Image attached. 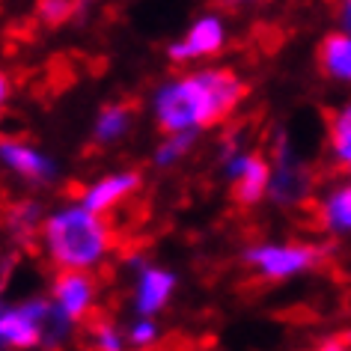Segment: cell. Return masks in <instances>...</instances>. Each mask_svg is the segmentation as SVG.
<instances>
[{"mask_svg":"<svg viewBox=\"0 0 351 351\" xmlns=\"http://www.w3.org/2000/svg\"><path fill=\"white\" fill-rule=\"evenodd\" d=\"M72 12H75V6L69 0H42V3H36V19L42 24H48V27L66 24L72 19Z\"/></svg>","mask_w":351,"mask_h":351,"instance_id":"21","label":"cell"},{"mask_svg":"<svg viewBox=\"0 0 351 351\" xmlns=\"http://www.w3.org/2000/svg\"><path fill=\"white\" fill-rule=\"evenodd\" d=\"M48 313V295H30L21 301L3 304V310H0V346L3 351H42Z\"/></svg>","mask_w":351,"mask_h":351,"instance_id":"7","label":"cell"},{"mask_svg":"<svg viewBox=\"0 0 351 351\" xmlns=\"http://www.w3.org/2000/svg\"><path fill=\"white\" fill-rule=\"evenodd\" d=\"M271 194L268 203L277 208H298L306 203H315L319 185H315V170L301 155L289 131H274L271 137Z\"/></svg>","mask_w":351,"mask_h":351,"instance_id":"4","label":"cell"},{"mask_svg":"<svg viewBox=\"0 0 351 351\" xmlns=\"http://www.w3.org/2000/svg\"><path fill=\"white\" fill-rule=\"evenodd\" d=\"M0 164L10 176L21 179L30 188H51L60 179V164L54 158L21 137H6L0 143Z\"/></svg>","mask_w":351,"mask_h":351,"instance_id":"9","label":"cell"},{"mask_svg":"<svg viewBox=\"0 0 351 351\" xmlns=\"http://www.w3.org/2000/svg\"><path fill=\"white\" fill-rule=\"evenodd\" d=\"M241 262L262 283H289L295 277L313 274L324 262V247L313 241L265 239V241H250L241 250Z\"/></svg>","mask_w":351,"mask_h":351,"instance_id":"3","label":"cell"},{"mask_svg":"<svg viewBox=\"0 0 351 351\" xmlns=\"http://www.w3.org/2000/svg\"><path fill=\"white\" fill-rule=\"evenodd\" d=\"M315 60H319V72L328 81L351 86V36L348 33H342V30L328 33L319 42Z\"/></svg>","mask_w":351,"mask_h":351,"instance_id":"14","label":"cell"},{"mask_svg":"<svg viewBox=\"0 0 351 351\" xmlns=\"http://www.w3.org/2000/svg\"><path fill=\"white\" fill-rule=\"evenodd\" d=\"M337 30H342V33H348V36H351V0L339 3V10H337Z\"/></svg>","mask_w":351,"mask_h":351,"instance_id":"22","label":"cell"},{"mask_svg":"<svg viewBox=\"0 0 351 351\" xmlns=\"http://www.w3.org/2000/svg\"><path fill=\"white\" fill-rule=\"evenodd\" d=\"M315 351H348V346H346V342H342V337H339V339H328V342H322V346L315 348Z\"/></svg>","mask_w":351,"mask_h":351,"instance_id":"23","label":"cell"},{"mask_svg":"<svg viewBox=\"0 0 351 351\" xmlns=\"http://www.w3.org/2000/svg\"><path fill=\"white\" fill-rule=\"evenodd\" d=\"M226 42H230L226 21L217 12H203L164 48V54L173 66H194L199 60L217 57L226 48Z\"/></svg>","mask_w":351,"mask_h":351,"instance_id":"8","label":"cell"},{"mask_svg":"<svg viewBox=\"0 0 351 351\" xmlns=\"http://www.w3.org/2000/svg\"><path fill=\"white\" fill-rule=\"evenodd\" d=\"M315 226L328 239H348L351 235V182L339 179L322 188L313 203Z\"/></svg>","mask_w":351,"mask_h":351,"instance_id":"12","label":"cell"},{"mask_svg":"<svg viewBox=\"0 0 351 351\" xmlns=\"http://www.w3.org/2000/svg\"><path fill=\"white\" fill-rule=\"evenodd\" d=\"M39 253L57 271L95 274L113 253V232L104 217L86 212L77 199L48 208L39 232Z\"/></svg>","mask_w":351,"mask_h":351,"instance_id":"2","label":"cell"},{"mask_svg":"<svg viewBox=\"0 0 351 351\" xmlns=\"http://www.w3.org/2000/svg\"><path fill=\"white\" fill-rule=\"evenodd\" d=\"M134 119H137V110L131 108L128 101H110V104H101L99 113L93 119V143L95 146H117L122 143L131 128H134Z\"/></svg>","mask_w":351,"mask_h":351,"instance_id":"13","label":"cell"},{"mask_svg":"<svg viewBox=\"0 0 351 351\" xmlns=\"http://www.w3.org/2000/svg\"><path fill=\"white\" fill-rule=\"evenodd\" d=\"M342 342H346V346H348V351H351V328H348L346 333H342Z\"/></svg>","mask_w":351,"mask_h":351,"instance_id":"25","label":"cell"},{"mask_svg":"<svg viewBox=\"0 0 351 351\" xmlns=\"http://www.w3.org/2000/svg\"><path fill=\"white\" fill-rule=\"evenodd\" d=\"M125 337H128V346L134 351H149L152 346L161 342V324H158V319L131 315V322L125 324Z\"/></svg>","mask_w":351,"mask_h":351,"instance_id":"20","label":"cell"},{"mask_svg":"<svg viewBox=\"0 0 351 351\" xmlns=\"http://www.w3.org/2000/svg\"><path fill=\"white\" fill-rule=\"evenodd\" d=\"M328 155L342 173L351 170V99L328 117Z\"/></svg>","mask_w":351,"mask_h":351,"instance_id":"16","label":"cell"},{"mask_svg":"<svg viewBox=\"0 0 351 351\" xmlns=\"http://www.w3.org/2000/svg\"><path fill=\"white\" fill-rule=\"evenodd\" d=\"M48 301L57 306L66 319L75 324L86 322L99 301V283L93 274H77V271H57L48 286Z\"/></svg>","mask_w":351,"mask_h":351,"instance_id":"11","label":"cell"},{"mask_svg":"<svg viewBox=\"0 0 351 351\" xmlns=\"http://www.w3.org/2000/svg\"><path fill=\"white\" fill-rule=\"evenodd\" d=\"M45 208H42L36 199H15L6 212V230H10V239L19 244V247H30V244H39V232L42 223H45Z\"/></svg>","mask_w":351,"mask_h":351,"instance_id":"15","label":"cell"},{"mask_svg":"<svg viewBox=\"0 0 351 351\" xmlns=\"http://www.w3.org/2000/svg\"><path fill=\"white\" fill-rule=\"evenodd\" d=\"M217 170L230 185V194L239 206L253 208L265 203L271 194V161L268 155L244 146L239 137H223L217 149Z\"/></svg>","mask_w":351,"mask_h":351,"instance_id":"5","label":"cell"},{"mask_svg":"<svg viewBox=\"0 0 351 351\" xmlns=\"http://www.w3.org/2000/svg\"><path fill=\"white\" fill-rule=\"evenodd\" d=\"M247 81L230 66H199L164 77L149 93V117L161 134H203L239 110Z\"/></svg>","mask_w":351,"mask_h":351,"instance_id":"1","label":"cell"},{"mask_svg":"<svg viewBox=\"0 0 351 351\" xmlns=\"http://www.w3.org/2000/svg\"><path fill=\"white\" fill-rule=\"evenodd\" d=\"M86 351H131L125 328L113 319H95L86 324Z\"/></svg>","mask_w":351,"mask_h":351,"instance_id":"18","label":"cell"},{"mask_svg":"<svg viewBox=\"0 0 351 351\" xmlns=\"http://www.w3.org/2000/svg\"><path fill=\"white\" fill-rule=\"evenodd\" d=\"M140 185H143V173L134 170V167H119V170H108V173L90 179L77 191L75 199L86 212L104 217L108 212H113V208H119L122 203H128L140 191Z\"/></svg>","mask_w":351,"mask_h":351,"instance_id":"10","label":"cell"},{"mask_svg":"<svg viewBox=\"0 0 351 351\" xmlns=\"http://www.w3.org/2000/svg\"><path fill=\"white\" fill-rule=\"evenodd\" d=\"M197 143H199V134H164L152 149V167L155 170H173L185 158H191Z\"/></svg>","mask_w":351,"mask_h":351,"instance_id":"17","label":"cell"},{"mask_svg":"<svg viewBox=\"0 0 351 351\" xmlns=\"http://www.w3.org/2000/svg\"><path fill=\"white\" fill-rule=\"evenodd\" d=\"M75 330H77V324L72 319H66V315L51 304V313H48V322H45V339H42V351H63L69 342H72Z\"/></svg>","mask_w":351,"mask_h":351,"instance_id":"19","label":"cell"},{"mask_svg":"<svg viewBox=\"0 0 351 351\" xmlns=\"http://www.w3.org/2000/svg\"><path fill=\"white\" fill-rule=\"evenodd\" d=\"M125 268L131 271V313L140 319H158L176 298L179 274L140 253H128Z\"/></svg>","mask_w":351,"mask_h":351,"instance_id":"6","label":"cell"},{"mask_svg":"<svg viewBox=\"0 0 351 351\" xmlns=\"http://www.w3.org/2000/svg\"><path fill=\"white\" fill-rule=\"evenodd\" d=\"M346 179H348V182H351V170H348V173H346Z\"/></svg>","mask_w":351,"mask_h":351,"instance_id":"26","label":"cell"},{"mask_svg":"<svg viewBox=\"0 0 351 351\" xmlns=\"http://www.w3.org/2000/svg\"><path fill=\"white\" fill-rule=\"evenodd\" d=\"M6 99H10V77H0V101L6 104Z\"/></svg>","mask_w":351,"mask_h":351,"instance_id":"24","label":"cell"}]
</instances>
